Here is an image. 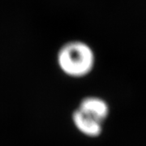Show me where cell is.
<instances>
[{"label":"cell","mask_w":146,"mask_h":146,"mask_svg":"<svg viewBox=\"0 0 146 146\" xmlns=\"http://www.w3.org/2000/svg\"><path fill=\"white\" fill-rule=\"evenodd\" d=\"M72 121L75 127L84 136L97 137L102 131V122L81 111L78 108L73 111Z\"/></svg>","instance_id":"7a4b0ae2"},{"label":"cell","mask_w":146,"mask_h":146,"mask_svg":"<svg viewBox=\"0 0 146 146\" xmlns=\"http://www.w3.org/2000/svg\"><path fill=\"white\" fill-rule=\"evenodd\" d=\"M77 108L102 123L109 115V106L107 102L98 97L84 98L80 101Z\"/></svg>","instance_id":"3957f363"},{"label":"cell","mask_w":146,"mask_h":146,"mask_svg":"<svg viewBox=\"0 0 146 146\" xmlns=\"http://www.w3.org/2000/svg\"><path fill=\"white\" fill-rule=\"evenodd\" d=\"M95 63L92 49L83 42H67L57 54V64L61 72L72 78H81L89 75Z\"/></svg>","instance_id":"6da1fadb"}]
</instances>
